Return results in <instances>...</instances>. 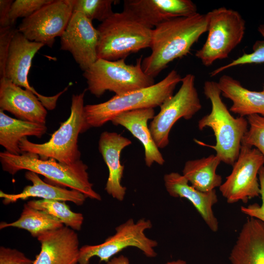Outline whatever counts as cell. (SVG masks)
<instances>
[{
    "label": "cell",
    "instance_id": "cell-1",
    "mask_svg": "<svg viewBox=\"0 0 264 264\" xmlns=\"http://www.w3.org/2000/svg\"><path fill=\"white\" fill-rule=\"evenodd\" d=\"M207 31L206 14L174 18L161 23L153 29L151 53L142 61L144 72L156 77L171 62L187 56Z\"/></svg>",
    "mask_w": 264,
    "mask_h": 264
},
{
    "label": "cell",
    "instance_id": "cell-2",
    "mask_svg": "<svg viewBox=\"0 0 264 264\" xmlns=\"http://www.w3.org/2000/svg\"><path fill=\"white\" fill-rule=\"evenodd\" d=\"M203 92L211 104L209 113L198 121V128H211L216 138V144L209 145L216 152L221 162L233 166L237 159L242 146V138L248 130V121L244 117H234L222 101L218 83L206 81Z\"/></svg>",
    "mask_w": 264,
    "mask_h": 264
},
{
    "label": "cell",
    "instance_id": "cell-3",
    "mask_svg": "<svg viewBox=\"0 0 264 264\" xmlns=\"http://www.w3.org/2000/svg\"><path fill=\"white\" fill-rule=\"evenodd\" d=\"M39 157L28 152L19 155L6 151L0 153L3 170L12 175L22 170L32 171L63 187L77 190L87 198L101 200L100 195L93 189V184L89 181L88 167L82 160L69 165L53 158L43 159Z\"/></svg>",
    "mask_w": 264,
    "mask_h": 264
},
{
    "label": "cell",
    "instance_id": "cell-4",
    "mask_svg": "<svg viewBox=\"0 0 264 264\" xmlns=\"http://www.w3.org/2000/svg\"><path fill=\"white\" fill-rule=\"evenodd\" d=\"M181 79L177 71L173 69L163 79L151 86L121 95H115L103 103L85 106L84 115L88 129L101 127L123 112L160 107L173 95Z\"/></svg>",
    "mask_w": 264,
    "mask_h": 264
},
{
    "label": "cell",
    "instance_id": "cell-5",
    "mask_svg": "<svg viewBox=\"0 0 264 264\" xmlns=\"http://www.w3.org/2000/svg\"><path fill=\"white\" fill-rule=\"evenodd\" d=\"M97 29L98 59H126L131 54L151 46L153 29L142 25L123 11L114 13Z\"/></svg>",
    "mask_w": 264,
    "mask_h": 264
},
{
    "label": "cell",
    "instance_id": "cell-6",
    "mask_svg": "<svg viewBox=\"0 0 264 264\" xmlns=\"http://www.w3.org/2000/svg\"><path fill=\"white\" fill-rule=\"evenodd\" d=\"M86 91L85 89L81 93L72 96L69 117L61 124L47 142L35 143L29 141L26 137H24L19 143L22 152L36 154L43 159L53 158L69 165L80 160L78 136L88 129L84 115Z\"/></svg>",
    "mask_w": 264,
    "mask_h": 264
},
{
    "label": "cell",
    "instance_id": "cell-7",
    "mask_svg": "<svg viewBox=\"0 0 264 264\" xmlns=\"http://www.w3.org/2000/svg\"><path fill=\"white\" fill-rule=\"evenodd\" d=\"M142 59L141 56L132 65L126 64L125 59L108 61L98 58L84 71L88 89L99 97L107 90L121 95L154 85V78L142 69Z\"/></svg>",
    "mask_w": 264,
    "mask_h": 264
},
{
    "label": "cell",
    "instance_id": "cell-8",
    "mask_svg": "<svg viewBox=\"0 0 264 264\" xmlns=\"http://www.w3.org/2000/svg\"><path fill=\"white\" fill-rule=\"evenodd\" d=\"M208 36L195 56L205 66L227 58L242 41L245 21L237 11L221 7L206 13Z\"/></svg>",
    "mask_w": 264,
    "mask_h": 264
},
{
    "label": "cell",
    "instance_id": "cell-9",
    "mask_svg": "<svg viewBox=\"0 0 264 264\" xmlns=\"http://www.w3.org/2000/svg\"><path fill=\"white\" fill-rule=\"evenodd\" d=\"M152 226L149 220L141 219L135 222L132 219H129L117 226L115 233L104 242L81 247L79 264H88L95 256L100 262L107 263L115 254L129 247L138 248L148 258L156 257L154 248L157 246V242L147 237L145 233Z\"/></svg>",
    "mask_w": 264,
    "mask_h": 264
},
{
    "label": "cell",
    "instance_id": "cell-10",
    "mask_svg": "<svg viewBox=\"0 0 264 264\" xmlns=\"http://www.w3.org/2000/svg\"><path fill=\"white\" fill-rule=\"evenodd\" d=\"M181 86L175 94L160 106L159 112L154 116L149 129L159 149L165 148L169 143V133L179 119H191L202 108L195 87V76L187 74L182 78Z\"/></svg>",
    "mask_w": 264,
    "mask_h": 264
},
{
    "label": "cell",
    "instance_id": "cell-11",
    "mask_svg": "<svg viewBox=\"0 0 264 264\" xmlns=\"http://www.w3.org/2000/svg\"><path fill=\"white\" fill-rule=\"evenodd\" d=\"M264 165V157L257 149L242 145L231 173L219 187L228 203L247 202L260 196L258 174Z\"/></svg>",
    "mask_w": 264,
    "mask_h": 264
},
{
    "label": "cell",
    "instance_id": "cell-12",
    "mask_svg": "<svg viewBox=\"0 0 264 264\" xmlns=\"http://www.w3.org/2000/svg\"><path fill=\"white\" fill-rule=\"evenodd\" d=\"M72 13L71 0H52L23 19L17 29L29 40L52 47L55 38L65 31Z\"/></svg>",
    "mask_w": 264,
    "mask_h": 264
},
{
    "label": "cell",
    "instance_id": "cell-13",
    "mask_svg": "<svg viewBox=\"0 0 264 264\" xmlns=\"http://www.w3.org/2000/svg\"><path fill=\"white\" fill-rule=\"evenodd\" d=\"M44 46L42 43L29 40L17 29L9 47L4 77L16 85L32 91L46 109L52 110L55 108L59 97L68 87L54 96H46L39 93L28 81L32 59Z\"/></svg>",
    "mask_w": 264,
    "mask_h": 264
},
{
    "label": "cell",
    "instance_id": "cell-14",
    "mask_svg": "<svg viewBox=\"0 0 264 264\" xmlns=\"http://www.w3.org/2000/svg\"><path fill=\"white\" fill-rule=\"evenodd\" d=\"M60 40L61 49L69 51L83 71L98 59V30L82 13L73 12Z\"/></svg>",
    "mask_w": 264,
    "mask_h": 264
},
{
    "label": "cell",
    "instance_id": "cell-15",
    "mask_svg": "<svg viewBox=\"0 0 264 264\" xmlns=\"http://www.w3.org/2000/svg\"><path fill=\"white\" fill-rule=\"evenodd\" d=\"M123 11L150 29L170 19L198 13L191 0H125Z\"/></svg>",
    "mask_w": 264,
    "mask_h": 264
},
{
    "label": "cell",
    "instance_id": "cell-16",
    "mask_svg": "<svg viewBox=\"0 0 264 264\" xmlns=\"http://www.w3.org/2000/svg\"><path fill=\"white\" fill-rule=\"evenodd\" d=\"M37 238L41 250L33 264H79L80 247L74 230L64 225L45 231Z\"/></svg>",
    "mask_w": 264,
    "mask_h": 264
},
{
    "label": "cell",
    "instance_id": "cell-17",
    "mask_svg": "<svg viewBox=\"0 0 264 264\" xmlns=\"http://www.w3.org/2000/svg\"><path fill=\"white\" fill-rule=\"evenodd\" d=\"M46 109L37 96L23 89L5 77L0 79V110L21 120L45 124Z\"/></svg>",
    "mask_w": 264,
    "mask_h": 264
},
{
    "label": "cell",
    "instance_id": "cell-18",
    "mask_svg": "<svg viewBox=\"0 0 264 264\" xmlns=\"http://www.w3.org/2000/svg\"><path fill=\"white\" fill-rule=\"evenodd\" d=\"M128 138L115 132L105 131L100 136L98 148L109 170L105 190L113 198L122 201L127 188L121 184L124 166L121 164L122 151L132 144Z\"/></svg>",
    "mask_w": 264,
    "mask_h": 264
},
{
    "label": "cell",
    "instance_id": "cell-19",
    "mask_svg": "<svg viewBox=\"0 0 264 264\" xmlns=\"http://www.w3.org/2000/svg\"><path fill=\"white\" fill-rule=\"evenodd\" d=\"M163 179L166 190L170 196L189 200L209 229L214 232L218 230L219 222L213 211V206L218 201L216 190L200 192L189 185L186 178L177 172L165 174Z\"/></svg>",
    "mask_w": 264,
    "mask_h": 264
},
{
    "label": "cell",
    "instance_id": "cell-20",
    "mask_svg": "<svg viewBox=\"0 0 264 264\" xmlns=\"http://www.w3.org/2000/svg\"><path fill=\"white\" fill-rule=\"evenodd\" d=\"M154 116V109L148 108L120 113L110 121L114 125L125 128L140 142L144 149L145 164L148 167L154 163L160 165L165 163L148 126V121Z\"/></svg>",
    "mask_w": 264,
    "mask_h": 264
},
{
    "label": "cell",
    "instance_id": "cell-21",
    "mask_svg": "<svg viewBox=\"0 0 264 264\" xmlns=\"http://www.w3.org/2000/svg\"><path fill=\"white\" fill-rule=\"evenodd\" d=\"M231 264H264V223L249 218L229 256Z\"/></svg>",
    "mask_w": 264,
    "mask_h": 264
},
{
    "label": "cell",
    "instance_id": "cell-22",
    "mask_svg": "<svg viewBox=\"0 0 264 264\" xmlns=\"http://www.w3.org/2000/svg\"><path fill=\"white\" fill-rule=\"evenodd\" d=\"M25 177L31 181L32 185L25 186L22 192L11 194L0 191V197L3 198L4 204L14 203L20 199L24 200L32 197L41 199L70 201L80 206L83 205L87 198L83 194L77 190H68L46 183L41 179L38 174L33 172H26Z\"/></svg>",
    "mask_w": 264,
    "mask_h": 264
},
{
    "label": "cell",
    "instance_id": "cell-23",
    "mask_svg": "<svg viewBox=\"0 0 264 264\" xmlns=\"http://www.w3.org/2000/svg\"><path fill=\"white\" fill-rule=\"evenodd\" d=\"M217 83L222 95L232 102L230 111L244 117L253 114L264 116V91L249 90L228 75L221 76Z\"/></svg>",
    "mask_w": 264,
    "mask_h": 264
},
{
    "label": "cell",
    "instance_id": "cell-24",
    "mask_svg": "<svg viewBox=\"0 0 264 264\" xmlns=\"http://www.w3.org/2000/svg\"><path fill=\"white\" fill-rule=\"evenodd\" d=\"M46 130L45 124L15 119L0 110V144L10 154H22L19 143L23 138L28 136L41 137Z\"/></svg>",
    "mask_w": 264,
    "mask_h": 264
},
{
    "label": "cell",
    "instance_id": "cell-25",
    "mask_svg": "<svg viewBox=\"0 0 264 264\" xmlns=\"http://www.w3.org/2000/svg\"><path fill=\"white\" fill-rule=\"evenodd\" d=\"M221 162L216 154L188 160L185 163L182 175L196 189L202 192L212 191L222 183L221 176L216 173Z\"/></svg>",
    "mask_w": 264,
    "mask_h": 264
},
{
    "label": "cell",
    "instance_id": "cell-26",
    "mask_svg": "<svg viewBox=\"0 0 264 264\" xmlns=\"http://www.w3.org/2000/svg\"><path fill=\"white\" fill-rule=\"evenodd\" d=\"M64 226L57 219L25 203L20 218L10 223L1 222L0 229L1 230L7 227L22 229L29 232L32 236L37 238L45 231L58 229Z\"/></svg>",
    "mask_w": 264,
    "mask_h": 264
},
{
    "label": "cell",
    "instance_id": "cell-27",
    "mask_svg": "<svg viewBox=\"0 0 264 264\" xmlns=\"http://www.w3.org/2000/svg\"><path fill=\"white\" fill-rule=\"evenodd\" d=\"M30 207L43 211L59 220L65 226L80 231L84 221L82 213L72 211L65 201L39 199L28 201Z\"/></svg>",
    "mask_w": 264,
    "mask_h": 264
},
{
    "label": "cell",
    "instance_id": "cell-28",
    "mask_svg": "<svg viewBox=\"0 0 264 264\" xmlns=\"http://www.w3.org/2000/svg\"><path fill=\"white\" fill-rule=\"evenodd\" d=\"M116 1L113 0H71L73 12H80L88 19L92 21L97 20L101 22L114 13L112 5Z\"/></svg>",
    "mask_w": 264,
    "mask_h": 264
},
{
    "label": "cell",
    "instance_id": "cell-29",
    "mask_svg": "<svg viewBox=\"0 0 264 264\" xmlns=\"http://www.w3.org/2000/svg\"><path fill=\"white\" fill-rule=\"evenodd\" d=\"M258 31L264 39V24L258 26ZM252 49L251 53H244L230 63L213 70L210 73V76H215L225 70L237 66L264 63V40L257 41L253 44Z\"/></svg>",
    "mask_w": 264,
    "mask_h": 264
},
{
    "label": "cell",
    "instance_id": "cell-30",
    "mask_svg": "<svg viewBox=\"0 0 264 264\" xmlns=\"http://www.w3.org/2000/svg\"><path fill=\"white\" fill-rule=\"evenodd\" d=\"M247 118L249 127L242 138V145L257 149L264 157V116L253 114Z\"/></svg>",
    "mask_w": 264,
    "mask_h": 264
},
{
    "label": "cell",
    "instance_id": "cell-31",
    "mask_svg": "<svg viewBox=\"0 0 264 264\" xmlns=\"http://www.w3.org/2000/svg\"><path fill=\"white\" fill-rule=\"evenodd\" d=\"M52 0H16L10 9L9 18L12 25H15L19 18H27Z\"/></svg>",
    "mask_w": 264,
    "mask_h": 264
},
{
    "label": "cell",
    "instance_id": "cell-32",
    "mask_svg": "<svg viewBox=\"0 0 264 264\" xmlns=\"http://www.w3.org/2000/svg\"><path fill=\"white\" fill-rule=\"evenodd\" d=\"M17 30L15 26L0 28V76H4L5 68L12 40Z\"/></svg>",
    "mask_w": 264,
    "mask_h": 264
},
{
    "label": "cell",
    "instance_id": "cell-33",
    "mask_svg": "<svg viewBox=\"0 0 264 264\" xmlns=\"http://www.w3.org/2000/svg\"><path fill=\"white\" fill-rule=\"evenodd\" d=\"M258 178L262 204L260 205L257 203H254L247 206H242L241 211L250 218L257 219L264 223V166L259 171Z\"/></svg>",
    "mask_w": 264,
    "mask_h": 264
},
{
    "label": "cell",
    "instance_id": "cell-34",
    "mask_svg": "<svg viewBox=\"0 0 264 264\" xmlns=\"http://www.w3.org/2000/svg\"><path fill=\"white\" fill-rule=\"evenodd\" d=\"M34 261L16 249L1 246L0 264H33Z\"/></svg>",
    "mask_w": 264,
    "mask_h": 264
},
{
    "label": "cell",
    "instance_id": "cell-35",
    "mask_svg": "<svg viewBox=\"0 0 264 264\" xmlns=\"http://www.w3.org/2000/svg\"><path fill=\"white\" fill-rule=\"evenodd\" d=\"M13 0H0V28L13 25L9 18V12Z\"/></svg>",
    "mask_w": 264,
    "mask_h": 264
},
{
    "label": "cell",
    "instance_id": "cell-36",
    "mask_svg": "<svg viewBox=\"0 0 264 264\" xmlns=\"http://www.w3.org/2000/svg\"><path fill=\"white\" fill-rule=\"evenodd\" d=\"M107 264H130V261L128 257L121 255L112 258Z\"/></svg>",
    "mask_w": 264,
    "mask_h": 264
},
{
    "label": "cell",
    "instance_id": "cell-37",
    "mask_svg": "<svg viewBox=\"0 0 264 264\" xmlns=\"http://www.w3.org/2000/svg\"><path fill=\"white\" fill-rule=\"evenodd\" d=\"M165 264H187V263L183 260L178 259L176 261L168 262Z\"/></svg>",
    "mask_w": 264,
    "mask_h": 264
},
{
    "label": "cell",
    "instance_id": "cell-38",
    "mask_svg": "<svg viewBox=\"0 0 264 264\" xmlns=\"http://www.w3.org/2000/svg\"><path fill=\"white\" fill-rule=\"evenodd\" d=\"M263 91H264V88H263Z\"/></svg>",
    "mask_w": 264,
    "mask_h": 264
}]
</instances>
